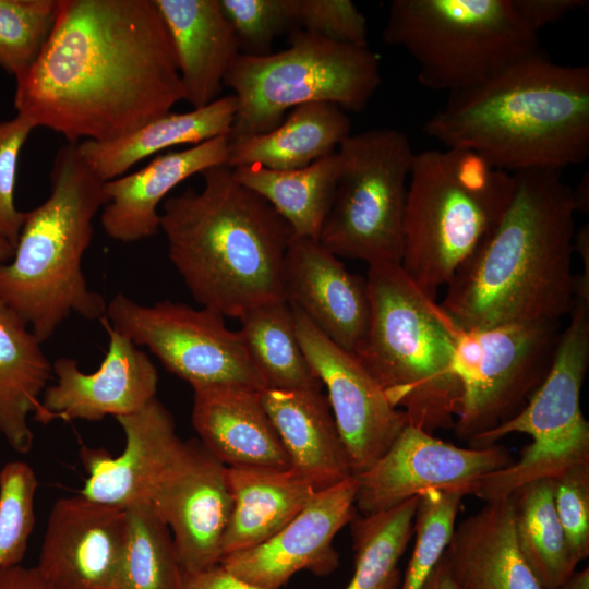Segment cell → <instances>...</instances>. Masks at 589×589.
<instances>
[{
    "instance_id": "6da1fadb",
    "label": "cell",
    "mask_w": 589,
    "mask_h": 589,
    "mask_svg": "<svg viewBox=\"0 0 589 589\" xmlns=\"http://www.w3.org/2000/svg\"><path fill=\"white\" fill-rule=\"evenodd\" d=\"M15 82L16 115L68 143L120 139L184 100L154 0H59L49 40Z\"/></svg>"
},
{
    "instance_id": "7a4b0ae2",
    "label": "cell",
    "mask_w": 589,
    "mask_h": 589,
    "mask_svg": "<svg viewBox=\"0 0 589 589\" xmlns=\"http://www.w3.org/2000/svg\"><path fill=\"white\" fill-rule=\"evenodd\" d=\"M514 179L505 211L440 303L462 329L561 322L574 305L572 188L560 170H525Z\"/></svg>"
},
{
    "instance_id": "3957f363",
    "label": "cell",
    "mask_w": 589,
    "mask_h": 589,
    "mask_svg": "<svg viewBox=\"0 0 589 589\" xmlns=\"http://www.w3.org/2000/svg\"><path fill=\"white\" fill-rule=\"evenodd\" d=\"M423 129L446 148L471 151L510 173L562 171L589 155V67L558 64L540 51L449 93Z\"/></svg>"
},
{
    "instance_id": "277c9868",
    "label": "cell",
    "mask_w": 589,
    "mask_h": 589,
    "mask_svg": "<svg viewBox=\"0 0 589 589\" xmlns=\"http://www.w3.org/2000/svg\"><path fill=\"white\" fill-rule=\"evenodd\" d=\"M203 188L165 200L168 255L193 298L223 316L286 300L283 274L293 232L227 165L201 173Z\"/></svg>"
},
{
    "instance_id": "5b68a950",
    "label": "cell",
    "mask_w": 589,
    "mask_h": 589,
    "mask_svg": "<svg viewBox=\"0 0 589 589\" xmlns=\"http://www.w3.org/2000/svg\"><path fill=\"white\" fill-rule=\"evenodd\" d=\"M48 199L26 212L14 255L0 263V300L16 312L40 342L77 313L106 316L107 303L88 288L82 260L93 238V220L107 203L101 181L77 143L56 153Z\"/></svg>"
},
{
    "instance_id": "8992f818",
    "label": "cell",
    "mask_w": 589,
    "mask_h": 589,
    "mask_svg": "<svg viewBox=\"0 0 589 589\" xmlns=\"http://www.w3.org/2000/svg\"><path fill=\"white\" fill-rule=\"evenodd\" d=\"M370 320L354 352L409 424L434 434L453 429L461 401L452 317L400 264L369 265Z\"/></svg>"
},
{
    "instance_id": "52a82bcc",
    "label": "cell",
    "mask_w": 589,
    "mask_h": 589,
    "mask_svg": "<svg viewBox=\"0 0 589 589\" xmlns=\"http://www.w3.org/2000/svg\"><path fill=\"white\" fill-rule=\"evenodd\" d=\"M514 173L459 148L414 154L402 223L400 266L431 299L498 220Z\"/></svg>"
},
{
    "instance_id": "ba28073f",
    "label": "cell",
    "mask_w": 589,
    "mask_h": 589,
    "mask_svg": "<svg viewBox=\"0 0 589 589\" xmlns=\"http://www.w3.org/2000/svg\"><path fill=\"white\" fill-rule=\"evenodd\" d=\"M383 40L413 58L422 85L448 93L479 86L542 51L509 0H394Z\"/></svg>"
},
{
    "instance_id": "9c48e42d",
    "label": "cell",
    "mask_w": 589,
    "mask_h": 589,
    "mask_svg": "<svg viewBox=\"0 0 589 589\" xmlns=\"http://www.w3.org/2000/svg\"><path fill=\"white\" fill-rule=\"evenodd\" d=\"M289 47L276 53H240L224 85L233 91L238 109L229 142L264 134L289 109L326 101L344 110L365 108L382 83L378 57L369 47L336 43L301 28Z\"/></svg>"
},
{
    "instance_id": "30bf717a",
    "label": "cell",
    "mask_w": 589,
    "mask_h": 589,
    "mask_svg": "<svg viewBox=\"0 0 589 589\" xmlns=\"http://www.w3.org/2000/svg\"><path fill=\"white\" fill-rule=\"evenodd\" d=\"M549 373L526 406L513 418L469 443L482 448L510 433L532 442L509 466L485 476L473 495L490 502L509 496L521 485L552 479L589 464V423L580 408V390L589 365V303L574 300Z\"/></svg>"
},
{
    "instance_id": "8fae6325",
    "label": "cell",
    "mask_w": 589,
    "mask_h": 589,
    "mask_svg": "<svg viewBox=\"0 0 589 589\" xmlns=\"http://www.w3.org/2000/svg\"><path fill=\"white\" fill-rule=\"evenodd\" d=\"M336 153L338 176L318 242L338 257L400 264L416 154L408 136L390 128L349 134Z\"/></svg>"
},
{
    "instance_id": "7c38bea8",
    "label": "cell",
    "mask_w": 589,
    "mask_h": 589,
    "mask_svg": "<svg viewBox=\"0 0 589 589\" xmlns=\"http://www.w3.org/2000/svg\"><path fill=\"white\" fill-rule=\"evenodd\" d=\"M560 321L462 329L455 336L454 366L461 401L453 430L468 444L518 413L552 365Z\"/></svg>"
},
{
    "instance_id": "4fadbf2b",
    "label": "cell",
    "mask_w": 589,
    "mask_h": 589,
    "mask_svg": "<svg viewBox=\"0 0 589 589\" xmlns=\"http://www.w3.org/2000/svg\"><path fill=\"white\" fill-rule=\"evenodd\" d=\"M105 318L136 346H146L192 387L267 388L240 332L228 329L224 316L213 310L167 300L142 305L117 293L107 303Z\"/></svg>"
},
{
    "instance_id": "5bb4252c",
    "label": "cell",
    "mask_w": 589,
    "mask_h": 589,
    "mask_svg": "<svg viewBox=\"0 0 589 589\" xmlns=\"http://www.w3.org/2000/svg\"><path fill=\"white\" fill-rule=\"evenodd\" d=\"M513 462L497 444L459 447L407 424L387 452L356 476L354 505L365 516L390 509L426 491L473 494L481 480Z\"/></svg>"
},
{
    "instance_id": "9a60e30c",
    "label": "cell",
    "mask_w": 589,
    "mask_h": 589,
    "mask_svg": "<svg viewBox=\"0 0 589 589\" xmlns=\"http://www.w3.org/2000/svg\"><path fill=\"white\" fill-rule=\"evenodd\" d=\"M301 348L323 386L353 476L371 468L409 424L357 357L329 340L291 305Z\"/></svg>"
},
{
    "instance_id": "2e32d148",
    "label": "cell",
    "mask_w": 589,
    "mask_h": 589,
    "mask_svg": "<svg viewBox=\"0 0 589 589\" xmlns=\"http://www.w3.org/2000/svg\"><path fill=\"white\" fill-rule=\"evenodd\" d=\"M148 504L170 530L182 570L220 563L232 496L227 467L199 440L184 441Z\"/></svg>"
},
{
    "instance_id": "e0dca14e",
    "label": "cell",
    "mask_w": 589,
    "mask_h": 589,
    "mask_svg": "<svg viewBox=\"0 0 589 589\" xmlns=\"http://www.w3.org/2000/svg\"><path fill=\"white\" fill-rule=\"evenodd\" d=\"M356 477L317 491L308 505L267 541L226 555L220 565L261 589H280L300 570L325 577L339 566L335 536L356 517Z\"/></svg>"
},
{
    "instance_id": "ac0fdd59",
    "label": "cell",
    "mask_w": 589,
    "mask_h": 589,
    "mask_svg": "<svg viewBox=\"0 0 589 589\" xmlns=\"http://www.w3.org/2000/svg\"><path fill=\"white\" fill-rule=\"evenodd\" d=\"M100 322L109 337L100 366L84 373L74 359L55 361L57 381L43 393L34 412L37 422L117 418L137 411L156 397L158 374L151 359L105 317Z\"/></svg>"
},
{
    "instance_id": "d6986e66",
    "label": "cell",
    "mask_w": 589,
    "mask_h": 589,
    "mask_svg": "<svg viewBox=\"0 0 589 589\" xmlns=\"http://www.w3.org/2000/svg\"><path fill=\"white\" fill-rule=\"evenodd\" d=\"M127 529L123 508L80 494L59 498L35 567L55 589H116Z\"/></svg>"
},
{
    "instance_id": "ffe728a7",
    "label": "cell",
    "mask_w": 589,
    "mask_h": 589,
    "mask_svg": "<svg viewBox=\"0 0 589 589\" xmlns=\"http://www.w3.org/2000/svg\"><path fill=\"white\" fill-rule=\"evenodd\" d=\"M116 420L124 433V449L113 457L103 448L81 447L88 477L80 495L123 509L148 504L184 441L176 433L172 416L156 397Z\"/></svg>"
},
{
    "instance_id": "44dd1931",
    "label": "cell",
    "mask_w": 589,
    "mask_h": 589,
    "mask_svg": "<svg viewBox=\"0 0 589 589\" xmlns=\"http://www.w3.org/2000/svg\"><path fill=\"white\" fill-rule=\"evenodd\" d=\"M285 299L329 340L354 354L370 320L365 277L350 273L318 241L293 237L284 263Z\"/></svg>"
},
{
    "instance_id": "7402d4cb",
    "label": "cell",
    "mask_w": 589,
    "mask_h": 589,
    "mask_svg": "<svg viewBox=\"0 0 589 589\" xmlns=\"http://www.w3.org/2000/svg\"><path fill=\"white\" fill-rule=\"evenodd\" d=\"M192 388L193 428L216 459L226 467L291 469L261 392L229 385Z\"/></svg>"
},
{
    "instance_id": "603a6c76",
    "label": "cell",
    "mask_w": 589,
    "mask_h": 589,
    "mask_svg": "<svg viewBox=\"0 0 589 589\" xmlns=\"http://www.w3.org/2000/svg\"><path fill=\"white\" fill-rule=\"evenodd\" d=\"M229 135H220L187 149L160 154L137 171L104 183L107 203L101 226L108 237L130 243L160 229L161 201L179 183L204 170L227 165Z\"/></svg>"
},
{
    "instance_id": "cb8c5ba5",
    "label": "cell",
    "mask_w": 589,
    "mask_h": 589,
    "mask_svg": "<svg viewBox=\"0 0 589 589\" xmlns=\"http://www.w3.org/2000/svg\"><path fill=\"white\" fill-rule=\"evenodd\" d=\"M170 36L184 100L192 109L218 99L240 52L219 0H154Z\"/></svg>"
},
{
    "instance_id": "d4e9b609",
    "label": "cell",
    "mask_w": 589,
    "mask_h": 589,
    "mask_svg": "<svg viewBox=\"0 0 589 589\" xmlns=\"http://www.w3.org/2000/svg\"><path fill=\"white\" fill-rule=\"evenodd\" d=\"M443 558L457 589H543L519 551L510 495L459 522Z\"/></svg>"
},
{
    "instance_id": "484cf974",
    "label": "cell",
    "mask_w": 589,
    "mask_h": 589,
    "mask_svg": "<svg viewBox=\"0 0 589 589\" xmlns=\"http://www.w3.org/2000/svg\"><path fill=\"white\" fill-rule=\"evenodd\" d=\"M260 396L291 469L316 491L354 477L327 396L314 389L276 388H266Z\"/></svg>"
},
{
    "instance_id": "4316f807",
    "label": "cell",
    "mask_w": 589,
    "mask_h": 589,
    "mask_svg": "<svg viewBox=\"0 0 589 589\" xmlns=\"http://www.w3.org/2000/svg\"><path fill=\"white\" fill-rule=\"evenodd\" d=\"M232 512L223 557L252 549L279 532L317 492L293 469L227 467Z\"/></svg>"
},
{
    "instance_id": "83f0119b",
    "label": "cell",
    "mask_w": 589,
    "mask_h": 589,
    "mask_svg": "<svg viewBox=\"0 0 589 589\" xmlns=\"http://www.w3.org/2000/svg\"><path fill=\"white\" fill-rule=\"evenodd\" d=\"M238 109L235 95L188 112H168L120 139L77 143L83 159L104 182L123 176L135 164L172 146L196 145L229 135Z\"/></svg>"
},
{
    "instance_id": "f1b7e54d",
    "label": "cell",
    "mask_w": 589,
    "mask_h": 589,
    "mask_svg": "<svg viewBox=\"0 0 589 589\" xmlns=\"http://www.w3.org/2000/svg\"><path fill=\"white\" fill-rule=\"evenodd\" d=\"M350 119L333 103L298 106L264 134L229 142L227 166L259 165L269 169L304 168L336 152L350 134Z\"/></svg>"
},
{
    "instance_id": "f546056e",
    "label": "cell",
    "mask_w": 589,
    "mask_h": 589,
    "mask_svg": "<svg viewBox=\"0 0 589 589\" xmlns=\"http://www.w3.org/2000/svg\"><path fill=\"white\" fill-rule=\"evenodd\" d=\"M23 318L0 300V434L20 454L32 449L28 416L39 406L52 365Z\"/></svg>"
},
{
    "instance_id": "4dcf8cb0",
    "label": "cell",
    "mask_w": 589,
    "mask_h": 589,
    "mask_svg": "<svg viewBox=\"0 0 589 589\" xmlns=\"http://www.w3.org/2000/svg\"><path fill=\"white\" fill-rule=\"evenodd\" d=\"M232 171L240 183L273 206L290 226L293 237L318 241L338 176L336 152L300 169L250 165Z\"/></svg>"
},
{
    "instance_id": "1f68e13d",
    "label": "cell",
    "mask_w": 589,
    "mask_h": 589,
    "mask_svg": "<svg viewBox=\"0 0 589 589\" xmlns=\"http://www.w3.org/2000/svg\"><path fill=\"white\" fill-rule=\"evenodd\" d=\"M239 320V332L267 388H323L301 348L293 312L287 300L257 305Z\"/></svg>"
},
{
    "instance_id": "d6a6232c",
    "label": "cell",
    "mask_w": 589,
    "mask_h": 589,
    "mask_svg": "<svg viewBox=\"0 0 589 589\" xmlns=\"http://www.w3.org/2000/svg\"><path fill=\"white\" fill-rule=\"evenodd\" d=\"M516 540L543 589H555L578 565L558 520L552 479L528 482L512 494Z\"/></svg>"
},
{
    "instance_id": "836d02e7",
    "label": "cell",
    "mask_w": 589,
    "mask_h": 589,
    "mask_svg": "<svg viewBox=\"0 0 589 589\" xmlns=\"http://www.w3.org/2000/svg\"><path fill=\"white\" fill-rule=\"evenodd\" d=\"M418 498L350 521L354 572L345 589H400L398 563L414 533Z\"/></svg>"
},
{
    "instance_id": "e575fe53",
    "label": "cell",
    "mask_w": 589,
    "mask_h": 589,
    "mask_svg": "<svg viewBox=\"0 0 589 589\" xmlns=\"http://www.w3.org/2000/svg\"><path fill=\"white\" fill-rule=\"evenodd\" d=\"M125 510L128 529L116 589H181L183 570L168 527L147 503Z\"/></svg>"
},
{
    "instance_id": "d590c367",
    "label": "cell",
    "mask_w": 589,
    "mask_h": 589,
    "mask_svg": "<svg viewBox=\"0 0 589 589\" xmlns=\"http://www.w3.org/2000/svg\"><path fill=\"white\" fill-rule=\"evenodd\" d=\"M59 0H0V68L15 79L37 61L53 31Z\"/></svg>"
},
{
    "instance_id": "8d00e7d4",
    "label": "cell",
    "mask_w": 589,
    "mask_h": 589,
    "mask_svg": "<svg viewBox=\"0 0 589 589\" xmlns=\"http://www.w3.org/2000/svg\"><path fill=\"white\" fill-rule=\"evenodd\" d=\"M414 545L400 589H423L449 542L462 495L426 491L418 495Z\"/></svg>"
},
{
    "instance_id": "74e56055",
    "label": "cell",
    "mask_w": 589,
    "mask_h": 589,
    "mask_svg": "<svg viewBox=\"0 0 589 589\" xmlns=\"http://www.w3.org/2000/svg\"><path fill=\"white\" fill-rule=\"evenodd\" d=\"M38 481L24 461L0 470V568L19 565L35 525L34 501Z\"/></svg>"
},
{
    "instance_id": "f35d334b",
    "label": "cell",
    "mask_w": 589,
    "mask_h": 589,
    "mask_svg": "<svg viewBox=\"0 0 589 589\" xmlns=\"http://www.w3.org/2000/svg\"><path fill=\"white\" fill-rule=\"evenodd\" d=\"M245 55L271 53L274 39L298 28L294 0H219Z\"/></svg>"
},
{
    "instance_id": "ab89813d",
    "label": "cell",
    "mask_w": 589,
    "mask_h": 589,
    "mask_svg": "<svg viewBox=\"0 0 589 589\" xmlns=\"http://www.w3.org/2000/svg\"><path fill=\"white\" fill-rule=\"evenodd\" d=\"M555 510L577 563L589 555V464L552 478Z\"/></svg>"
},
{
    "instance_id": "60d3db41",
    "label": "cell",
    "mask_w": 589,
    "mask_h": 589,
    "mask_svg": "<svg viewBox=\"0 0 589 589\" xmlns=\"http://www.w3.org/2000/svg\"><path fill=\"white\" fill-rule=\"evenodd\" d=\"M298 28L326 39L368 47V21L350 0H294Z\"/></svg>"
},
{
    "instance_id": "b9f144b4",
    "label": "cell",
    "mask_w": 589,
    "mask_h": 589,
    "mask_svg": "<svg viewBox=\"0 0 589 589\" xmlns=\"http://www.w3.org/2000/svg\"><path fill=\"white\" fill-rule=\"evenodd\" d=\"M34 129V123L20 115L0 122V237L14 250L26 217L14 202L17 160Z\"/></svg>"
},
{
    "instance_id": "7bdbcfd3",
    "label": "cell",
    "mask_w": 589,
    "mask_h": 589,
    "mask_svg": "<svg viewBox=\"0 0 589 589\" xmlns=\"http://www.w3.org/2000/svg\"><path fill=\"white\" fill-rule=\"evenodd\" d=\"M519 20L533 33L588 5L586 0H509Z\"/></svg>"
},
{
    "instance_id": "ee69618b",
    "label": "cell",
    "mask_w": 589,
    "mask_h": 589,
    "mask_svg": "<svg viewBox=\"0 0 589 589\" xmlns=\"http://www.w3.org/2000/svg\"><path fill=\"white\" fill-rule=\"evenodd\" d=\"M181 589H261L227 572L220 564L203 570L184 572Z\"/></svg>"
},
{
    "instance_id": "f6af8a7d",
    "label": "cell",
    "mask_w": 589,
    "mask_h": 589,
    "mask_svg": "<svg viewBox=\"0 0 589 589\" xmlns=\"http://www.w3.org/2000/svg\"><path fill=\"white\" fill-rule=\"evenodd\" d=\"M0 589H55L39 574L35 566L21 564L0 568Z\"/></svg>"
},
{
    "instance_id": "bcb514c9",
    "label": "cell",
    "mask_w": 589,
    "mask_h": 589,
    "mask_svg": "<svg viewBox=\"0 0 589 589\" xmlns=\"http://www.w3.org/2000/svg\"><path fill=\"white\" fill-rule=\"evenodd\" d=\"M573 250L578 253L582 272L574 275V298L589 303V225H582L575 231Z\"/></svg>"
},
{
    "instance_id": "7dc6e473",
    "label": "cell",
    "mask_w": 589,
    "mask_h": 589,
    "mask_svg": "<svg viewBox=\"0 0 589 589\" xmlns=\"http://www.w3.org/2000/svg\"><path fill=\"white\" fill-rule=\"evenodd\" d=\"M423 589H457L449 575L443 555L428 578Z\"/></svg>"
},
{
    "instance_id": "c3c4849f",
    "label": "cell",
    "mask_w": 589,
    "mask_h": 589,
    "mask_svg": "<svg viewBox=\"0 0 589 589\" xmlns=\"http://www.w3.org/2000/svg\"><path fill=\"white\" fill-rule=\"evenodd\" d=\"M572 197L576 212L588 213L589 208V177L588 171L584 173L576 188L572 189Z\"/></svg>"
},
{
    "instance_id": "681fc988",
    "label": "cell",
    "mask_w": 589,
    "mask_h": 589,
    "mask_svg": "<svg viewBox=\"0 0 589 589\" xmlns=\"http://www.w3.org/2000/svg\"><path fill=\"white\" fill-rule=\"evenodd\" d=\"M555 589H589V568L574 572L563 584Z\"/></svg>"
},
{
    "instance_id": "f907efd6",
    "label": "cell",
    "mask_w": 589,
    "mask_h": 589,
    "mask_svg": "<svg viewBox=\"0 0 589 589\" xmlns=\"http://www.w3.org/2000/svg\"><path fill=\"white\" fill-rule=\"evenodd\" d=\"M14 255V248L0 237V263H8Z\"/></svg>"
}]
</instances>
